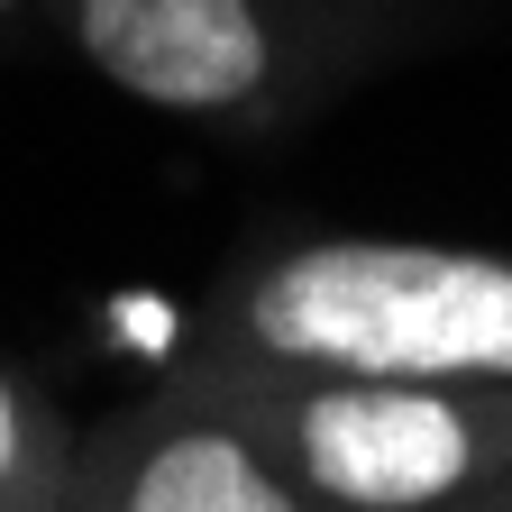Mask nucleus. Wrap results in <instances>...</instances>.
<instances>
[{
    "instance_id": "1",
    "label": "nucleus",
    "mask_w": 512,
    "mask_h": 512,
    "mask_svg": "<svg viewBox=\"0 0 512 512\" xmlns=\"http://www.w3.org/2000/svg\"><path fill=\"white\" fill-rule=\"evenodd\" d=\"M220 339L339 375L512 384V247L293 238L229 284Z\"/></svg>"
},
{
    "instance_id": "2",
    "label": "nucleus",
    "mask_w": 512,
    "mask_h": 512,
    "mask_svg": "<svg viewBox=\"0 0 512 512\" xmlns=\"http://www.w3.org/2000/svg\"><path fill=\"white\" fill-rule=\"evenodd\" d=\"M183 394L238 421L320 512H421L512 485V384H403L247 357L229 339L165 366Z\"/></svg>"
},
{
    "instance_id": "3",
    "label": "nucleus",
    "mask_w": 512,
    "mask_h": 512,
    "mask_svg": "<svg viewBox=\"0 0 512 512\" xmlns=\"http://www.w3.org/2000/svg\"><path fill=\"white\" fill-rule=\"evenodd\" d=\"M83 64L165 119H266L302 83V19L284 0H74Z\"/></svg>"
},
{
    "instance_id": "4",
    "label": "nucleus",
    "mask_w": 512,
    "mask_h": 512,
    "mask_svg": "<svg viewBox=\"0 0 512 512\" xmlns=\"http://www.w3.org/2000/svg\"><path fill=\"white\" fill-rule=\"evenodd\" d=\"M64 512H320L238 421L165 375L156 394L74 448V503Z\"/></svg>"
},
{
    "instance_id": "5",
    "label": "nucleus",
    "mask_w": 512,
    "mask_h": 512,
    "mask_svg": "<svg viewBox=\"0 0 512 512\" xmlns=\"http://www.w3.org/2000/svg\"><path fill=\"white\" fill-rule=\"evenodd\" d=\"M64 503H74V439L0 366V512H64Z\"/></svg>"
},
{
    "instance_id": "6",
    "label": "nucleus",
    "mask_w": 512,
    "mask_h": 512,
    "mask_svg": "<svg viewBox=\"0 0 512 512\" xmlns=\"http://www.w3.org/2000/svg\"><path fill=\"white\" fill-rule=\"evenodd\" d=\"M421 512H512V485H476V494H448V503H421Z\"/></svg>"
},
{
    "instance_id": "7",
    "label": "nucleus",
    "mask_w": 512,
    "mask_h": 512,
    "mask_svg": "<svg viewBox=\"0 0 512 512\" xmlns=\"http://www.w3.org/2000/svg\"><path fill=\"white\" fill-rule=\"evenodd\" d=\"M19 10H28V0H0V19H19Z\"/></svg>"
}]
</instances>
